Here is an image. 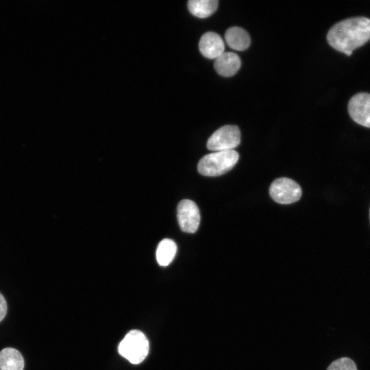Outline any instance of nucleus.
<instances>
[{"label": "nucleus", "instance_id": "1", "mask_svg": "<svg viewBox=\"0 0 370 370\" xmlns=\"http://www.w3.org/2000/svg\"><path fill=\"white\" fill-rule=\"evenodd\" d=\"M370 40V19L352 17L334 24L328 31L327 40L334 49L351 56L356 49Z\"/></svg>", "mask_w": 370, "mask_h": 370}, {"label": "nucleus", "instance_id": "2", "mask_svg": "<svg viewBox=\"0 0 370 370\" xmlns=\"http://www.w3.org/2000/svg\"><path fill=\"white\" fill-rule=\"evenodd\" d=\"M238 158V153L234 149L213 152L200 159L197 170L204 176L221 175L230 171L236 165Z\"/></svg>", "mask_w": 370, "mask_h": 370}, {"label": "nucleus", "instance_id": "3", "mask_svg": "<svg viewBox=\"0 0 370 370\" xmlns=\"http://www.w3.org/2000/svg\"><path fill=\"white\" fill-rule=\"evenodd\" d=\"M149 341L139 330L129 332L120 343L118 351L121 356L131 363L136 365L143 362L149 352Z\"/></svg>", "mask_w": 370, "mask_h": 370}, {"label": "nucleus", "instance_id": "4", "mask_svg": "<svg viewBox=\"0 0 370 370\" xmlns=\"http://www.w3.org/2000/svg\"><path fill=\"white\" fill-rule=\"evenodd\" d=\"M241 143V132L236 125H227L217 130L208 138L207 148L214 152L233 150Z\"/></svg>", "mask_w": 370, "mask_h": 370}, {"label": "nucleus", "instance_id": "5", "mask_svg": "<svg viewBox=\"0 0 370 370\" xmlns=\"http://www.w3.org/2000/svg\"><path fill=\"white\" fill-rule=\"evenodd\" d=\"M271 198L277 203L289 204L298 201L302 194L300 186L287 177L275 180L269 188Z\"/></svg>", "mask_w": 370, "mask_h": 370}, {"label": "nucleus", "instance_id": "6", "mask_svg": "<svg viewBox=\"0 0 370 370\" xmlns=\"http://www.w3.org/2000/svg\"><path fill=\"white\" fill-rule=\"evenodd\" d=\"M177 221L180 229L186 233L195 232L200 223V213L196 204L189 199L182 200L177 209Z\"/></svg>", "mask_w": 370, "mask_h": 370}, {"label": "nucleus", "instance_id": "7", "mask_svg": "<svg viewBox=\"0 0 370 370\" xmlns=\"http://www.w3.org/2000/svg\"><path fill=\"white\" fill-rule=\"evenodd\" d=\"M347 108L349 116L356 123L370 127V93L356 94L349 101Z\"/></svg>", "mask_w": 370, "mask_h": 370}, {"label": "nucleus", "instance_id": "8", "mask_svg": "<svg viewBox=\"0 0 370 370\" xmlns=\"http://www.w3.org/2000/svg\"><path fill=\"white\" fill-rule=\"evenodd\" d=\"M201 53L209 59H216L224 52L223 40L218 34L208 32L204 34L199 42Z\"/></svg>", "mask_w": 370, "mask_h": 370}, {"label": "nucleus", "instance_id": "9", "mask_svg": "<svg viewBox=\"0 0 370 370\" xmlns=\"http://www.w3.org/2000/svg\"><path fill=\"white\" fill-rule=\"evenodd\" d=\"M241 61L239 56L233 52H223L215 59L214 67L221 76L231 77L240 69Z\"/></svg>", "mask_w": 370, "mask_h": 370}, {"label": "nucleus", "instance_id": "10", "mask_svg": "<svg viewBox=\"0 0 370 370\" xmlns=\"http://www.w3.org/2000/svg\"><path fill=\"white\" fill-rule=\"evenodd\" d=\"M225 40L231 49L236 51L247 49L251 42L248 33L239 27H232L227 29L225 34Z\"/></svg>", "mask_w": 370, "mask_h": 370}, {"label": "nucleus", "instance_id": "11", "mask_svg": "<svg viewBox=\"0 0 370 370\" xmlns=\"http://www.w3.org/2000/svg\"><path fill=\"white\" fill-rule=\"evenodd\" d=\"M24 359L16 349L6 347L0 352V370H23Z\"/></svg>", "mask_w": 370, "mask_h": 370}, {"label": "nucleus", "instance_id": "12", "mask_svg": "<svg viewBox=\"0 0 370 370\" xmlns=\"http://www.w3.org/2000/svg\"><path fill=\"white\" fill-rule=\"evenodd\" d=\"M218 4L217 0H190L187 5L193 15L199 18H206L217 10Z\"/></svg>", "mask_w": 370, "mask_h": 370}, {"label": "nucleus", "instance_id": "13", "mask_svg": "<svg viewBox=\"0 0 370 370\" xmlns=\"http://www.w3.org/2000/svg\"><path fill=\"white\" fill-rule=\"evenodd\" d=\"M177 246L175 243L169 238L162 240L156 249V260L162 267L169 265L176 254Z\"/></svg>", "mask_w": 370, "mask_h": 370}, {"label": "nucleus", "instance_id": "14", "mask_svg": "<svg viewBox=\"0 0 370 370\" xmlns=\"http://www.w3.org/2000/svg\"><path fill=\"white\" fill-rule=\"evenodd\" d=\"M327 370H357L355 362L348 357H342L333 361Z\"/></svg>", "mask_w": 370, "mask_h": 370}, {"label": "nucleus", "instance_id": "15", "mask_svg": "<svg viewBox=\"0 0 370 370\" xmlns=\"http://www.w3.org/2000/svg\"><path fill=\"white\" fill-rule=\"evenodd\" d=\"M7 312V304L4 297L0 293V322L5 317Z\"/></svg>", "mask_w": 370, "mask_h": 370}]
</instances>
